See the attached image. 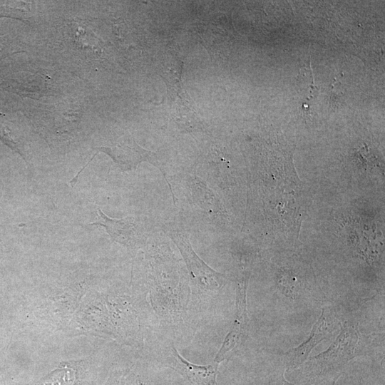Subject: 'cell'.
I'll use <instances>...</instances> for the list:
<instances>
[{
    "label": "cell",
    "instance_id": "6da1fadb",
    "mask_svg": "<svg viewBox=\"0 0 385 385\" xmlns=\"http://www.w3.org/2000/svg\"><path fill=\"white\" fill-rule=\"evenodd\" d=\"M170 237L184 258L193 282L198 287L215 291L225 285L226 277L215 271L197 255L185 233L172 232Z\"/></svg>",
    "mask_w": 385,
    "mask_h": 385
},
{
    "label": "cell",
    "instance_id": "7a4b0ae2",
    "mask_svg": "<svg viewBox=\"0 0 385 385\" xmlns=\"http://www.w3.org/2000/svg\"><path fill=\"white\" fill-rule=\"evenodd\" d=\"M247 279L239 282L237 286L236 313L235 320L221 348L213 361L220 364L229 359L244 342L248 332L249 318L247 310L246 292Z\"/></svg>",
    "mask_w": 385,
    "mask_h": 385
},
{
    "label": "cell",
    "instance_id": "3957f363",
    "mask_svg": "<svg viewBox=\"0 0 385 385\" xmlns=\"http://www.w3.org/2000/svg\"><path fill=\"white\" fill-rule=\"evenodd\" d=\"M161 361L175 369L193 385H217L219 364L197 365L184 359L173 346L167 347L160 356Z\"/></svg>",
    "mask_w": 385,
    "mask_h": 385
},
{
    "label": "cell",
    "instance_id": "277c9868",
    "mask_svg": "<svg viewBox=\"0 0 385 385\" xmlns=\"http://www.w3.org/2000/svg\"><path fill=\"white\" fill-rule=\"evenodd\" d=\"M123 170H131L143 161H148L163 173L155 153L138 145L133 138L123 140L109 148H101Z\"/></svg>",
    "mask_w": 385,
    "mask_h": 385
},
{
    "label": "cell",
    "instance_id": "5b68a950",
    "mask_svg": "<svg viewBox=\"0 0 385 385\" xmlns=\"http://www.w3.org/2000/svg\"><path fill=\"white\" fill-rule=\"evenodd\" d=\"M98 220L91 225L103 226L107 232L116 242L130 245L135 241V225L131 217L123 219L110 218L101 210H98Z\"/></svg>",
    "mask_w": 385,
    "mask_h": 385
},
{
    "label": "cell",
    "instance_id": "8992f818",
    "mask_svg": "<svg viewBox=\"0 0 385 385\" xmlns=\"http://www.w3.org/2000/svg\"><path fill=\"white\" fill-rule=\"evenodd\" d=\"M327 333V324L324 312L314 324L309 339L297 348L292 349L287 352V357L292 364H298L303 361L312 349L321 340L324 339Z\"/></svg>",
    "mask_w": 385,
    "mask_h": 385
},
{
    "label": "cell",
    "instance_id": "52a82bcc",
    "mask_svg": "<svg viewBox=\"0 0 385 385\" xmlns=\"http://www.w3.org/2000/svg\"><path fill=\"white\" fill-rule=\"evenodd\" d=\"M270 385H293L289 382H287L283 378L282 375L277 379H273L270 381Z\"/></svg>",
    "mask_w": 385,
    "mask_h": 385
}]
</instances>
